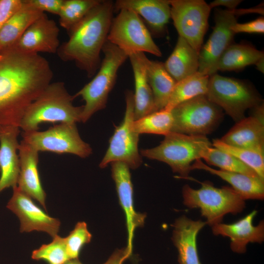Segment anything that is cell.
I'll return each instance as SVG.
<instances>
[{
    "instance_id": "cell-1",
    "label": "cell",
    "mask_w": 264,
    "mask_h": 264,
    "mask_svg": "<svg viewBox=\"0 0 264 264\" xmlns=\"http://www.w3.org/2000/svg\"><path fill=\"white\" fill-rule=\"evenodd\" d=\"M53 77L48 61L39 54L0 51V126L19 127L28 107Z\"/></svg>"
},
{
    "instance_id": "cell-2",
    "label": "cell",
    "mask_w": 264,
    "mask_h": 264,
    "mask_svg": "<svg viewBox=\"0 0 264 264\" xmlns=\"http://www.w3.org/2000/svg\"><path fill=\"white\" fill-rule=\"evenodd\" d=\"M114 11L112 1L101 0L68 32V39L56 53L60 59L74 62L88 77H93L100 66V53L107 41Z\"/></svg>"
},
{
    "instance_id": "cell-3",
    "label": "cell",
    "mask_w": 264,
    "mask_h": 264,
    "mask_svg": "<svg viewBox=\"0 0 264 264\" xmlns=\"http://www.w3.org/2000/svg\"><path fill=\"white\" fill-rule=\"evenodd\" d=\"M74 99L63 82H51L28 107L20 128L22 132H31L38 131L39 125L44 122H81L83 106H74Z\"/></svg>"
},
{
    "instance_id": "cell-4",
    "label": "cell",
    "mask_w": 264,
    "mask_h": 264,
    "mask_svg": "<svg viewBox=\"0 0 264 264\" xmlns=\"http://www.w3.org/2000/svg\"><path fill=\"white\" fill-rule=\"evenodd\" d=\"M212 144L205 135H192L170 132L154 148L142 149L140 154L166 163L178 178L187 179L192 163L201 159L203 152Z\"/></svg>"
},
{
    "instance_id": "cell-5",
    "label": "cell",
    "mask_w": 264,
    "mask_h": 264,
    "mask_svg": "<svg viewBox=\"0 0 264 264\" xmlns=\"http://www.w3.org/2000/svg\"><path fill=\"white\" fill-rule=\"evenodd\" d=\"M104 57L93 79L74 94L84 100L81 122L86 123L97 111L105 108L120 67L128 58L127 54L108 40L102 51Z\"/></svg>"
},
{
    "instance_id": "cell-6",
    "label": "cell",
    "mask_w": 264,
    "mask_h": 264,
    "mask_svg": "<svg viewBox=\"0 0 264 264\" xmlns=\"http://www.w3.org/2000/svg\"><path fill=\"white\" fill-rule=\"evenodd\" d=\"M200 183L198 189L187 184L183 186V202L189 208L199 209L206 224L212 226L221 223L225 215H236L245 208V200L232 187L217 188L208 181Z\"/></svg>"
},
{
    "instance_id": "cell-7",
    "label": "cell",
    "mask_w": 264,
    "mask_h": 264,
    "mask_svg": "<svg viewBox=\"0 0 264 264\" xmlns=\"http://www.w3.org/2000/svg\"><path fill=\"white\" fill-rule=\"evenodd\" d=\"M205 95L236 122L245 118L247 110L262 103L258 92L246 82L217 73L209 76Z\"/></svg>"
},
{
    "instance_id": "cell-8",
    "label": "cell",
    "mask_w": 264,
    "mask_h": 264,
    "mask_svg": "<svg viewBox=\"0 0 264 264\" xmlns=\"http://www.w3.org/2000/svg\"><path fill=\"white\" fill-rule=\"evenodd\" d=\"M118 11L112 20L107 40L128 56L136 53L147 52L161 57V51L142 19L130 9H121Z\"/></svg>"
},
{
    "instance_id": "cell-9",
    "label": "cell",
    "mask_w": 264,
    "mask_h": 264,
    "mask_svg": "<svg viewBox=\"0 0 264 264\" xmlns=\"http://www.w3.org/2000/svg\"><path fill=\"white\" fill-rule=\"evenodd\" d=\"M171 132L192 135H205L213 132L223 117L222 110L201 95L183 102L171 111Z\"/></svg>"
},
{
    "instance_id": "cell-10",
    "label": "cell",
    "mask_w": 264,
    "mask_h": 264,
    "mask_svg": "<svg viewBox=\"0 0 264 264\" xmlns=\"http://www.w3.org/2000/svg\"><path fill=\"white\" fill-rule=\"evenodd\" d=\"M22 140L38 152L71 154L86 158L92 153L90 146L80 136L76 123H61L40 132H22Z\"/></svg>"
},
{
    "instance_id": "cell-11",
    "label": "cell",
    "mask_w": 264,
    "mask_h": 264,
    "mask_svg": "<svg viewBox=\"0 0 264 264\" xmlns=\"http://www.w3.org/2000/svg\"><path fill=\"white\" fill-rule=\"evenodd\" d=\"M126 110L121 124L116 127L109 140L108 149L100 163L104 168L113 162L125 163L130 168L135 169L142 163V156L138 149L139 134L132 129L134 120L133 93L131 90L125 92Z\"/></svg>"
},
{
    "instance_id": "cell-12",
    "label": "cell",
    "mask_w": 264,
    "mask_h": 264,
    "mask_svg": "<svg viewBox=\"0 0 264 264\" xmlns=\"http://www.w3.org/2000/svg\"><path fill=\"white\" fill-rule=\"evenodd\" d=\"M171 18L179 36L198 53L208 26L211 8L203 0H168Z\"/></svg>"
},
{
    "instance_id": "cell-13",
    "label": "cell",
    "mask_w": 264,
    "mask_h": 264,
    "mask_svg": "<svg viewBox=\"0 0 264 264\" xmlns=\"http://www.w3.org/2000/svg\"><path fill=\"white\" fill-rule=\"evenodd\" d=\"M252 12H255L254 8L216 9L213 32L199 53L198 72L210 76L222 53L232 44L235 34L231 29L232 26L237 22L240 15Z\"/></svg>"
},
{
    "instance_id": "cell-14",
    "label": "cell",
    "mask_w": 264,
    "mask_h": 264,
    "mask_svg": "<svg viewBox=\"0 0 264 264\" xmlns=\"http://www.w3.org/2000/svg\"><path fill=\"white\" fill-rule=\"evenodd\" d=\"M13 190L6 207L19 218L20 232L42 231L52 238L57 235L61 225L60 220L46 214L17 186L13 187Z\"/></svg>"
},
{
    "instance_id": "cell-15",
    "label": "cell",
    "mask_w": 264,
    "mask_h": 264,
    "mask_svg": "<svg viewBox=\"0 0 264 264\" xmlns=\"http://www.w3.org/2000/svg\"><path fill=\"white\" fill-rule=\"evenodd\" d=\"M59 31L55 21L44 13L13 45L7 49L27 54L56 53L60 45Z\"/></svg>"
},
{
    "instance_id": "cell-16",
    "label": "cell",
    "mask_w": 264,
    "mask_h": 264,
    "mask_svg": "<svg viewBox=\"0 0 264 264\" xmlns=\"http://www.w3.org/2000/svg\"><path fill=\"white\" fill-rule=\"evenodd\" d=\"M252 109V115L236 122L220 140L236 147L264 151V104Z\"/></svg>"
},
{
    "instance_id": "cell-17",
    "label": "cell",
    "mask_w": 264,
    "mask_h": 264,
    "mask_svg": "<svg viewBox=\"0 0 264 264\" xmlns=\"http://www.w3.org/2000/svg\"><path fill=\"white\" fill-rule=\"evenodd\" d=\"M111 176L116 186L120 204L125 213L128 231L127 247L132 250L134 232L138 227L143 226L146 215L136 212L134 208L133 187L130 168L124 163H110Z\"/></svg>"
},
{
    "instance_id": "cell-18",
    "label": "cell",
    "mask_w": 264,
    "mask_h": 264,
    "mask_svg": "<svg viewBox=\"0 0 264 264\" xmlns=\"http://www.w3.org/2000/svg\"><path fill=\"white\" fill-rule=\"evenodd\" d=\"M257 212V210H253L232 223L216 224L211 226L212 233L216 236L228 237L232 251L239 254L244 253L249 243H262L264 240V220H261L256 226L253 224Z\"/></svg>"
},
{
    "instance_id": "cell-19",
    "label": "cell",
    "mask_w": 264,
    "mask_h": 264,
    "mask_svg": "<svg viewBox=\"0 0 264 264\" xmlns=\"http://www.w3.org/2000/svg\"><path fill=\"white\" fill-rule=\"evenodd\" d=\"M20 129L15 126H0V193L17 185L20 172L18 154Z\"/></svg>"
},
{
    "instance_id": "cell-20",
    "label": "cell",
    "mask_w": 264,
    "mask_h": 264,
    "mask_svg": "<svg viewBox=\"0 0 264 264\" xmlns=\"http://www.w3.org/2000/svg\"><path fill=\"white\" fill-rule=\"evenodd\" d=\"M18 154L20 172L17 186L46 210V193L38 169L39 152L22 140L20 143Z\"/></svg>"
},
{
    "instance_id": "cell-21",
    "label": "cell",
    "mask_w": 264,
    "mask_h": 264,
    "mask_svg": "<svg viewBox=\"0 0 264 264\" xmlns=\"http://www.w3.org/2000/svg\"><path fill=\"white\" fill-rule=\"evenodd\" d=\"M114 6V11L128 9L135 12L154 36L163 34L171 18L170 5L165 0H117Z\"/></svg>"
},
{
    "instance_id": "cell-22",
    "label": "cell",
    "mask_w": 264,
    "mask_h": 264,
    "mask_svg": "<svg viewBox=\"0 0 264 264\" xmlns=\"http://www.w3.org/2000/svg\"><path fill=\"white\" fill-rule=\"evenodd\" d=\"M206 224L201 220H193L185 215L173 224L172 240L178 251L179 264H201L198 252V232Z\"/></svg>"
},
{
    "instance_id": "cell-23",
    "label": "cell",
    "mask_w": 264,
    "mask_h": 264,
    "mask_svg": "<svg viewBox=\"0 0 264 264\" xmlns=\"http://www.w3.org/2000/svg\"><path fill=\"white\" fill-rule=\"evenodd\" d=\"M143 64L147 80L152 89L155 111L164 110L176 81L166 69L164 63L149 59L144 53H136Z\"/></svg>"
},
{
    "instance_id": "cell-24",
    "label": "cell",
    "mask_w": 264,
    "mask_h": 264,
    "mask_svg": "<svg viewBox=\"0 0 264 264\" xmlns=\"http://www.w3.org/2000/svg\"><path fill=\"white\" fill-rule=\"evenodd\" d=\"M191 171L202 170L216 175L231 185L244 199L263 200L264 198V180L244 174L215 169L197 159L191 165Z\"/></svg>"
},
{
    "instance_id": "cell-25",
    "label": "cell",
    "mask_w": 264,
    "mask_h": 264,
    "mask_svg": "<svg viewBox=\"0 0 264 264\" xmlns=\"http://www.w3.org/2000/svg\"><path fill=\"white\" fill-rule=\"evenodd\" d=\"M164 65L168 72L178 82L198 71L199 53L186 40L178 36L173 51Z\"/></svg>"
},
{
    "instance_id": "cell-26",
    "label": "cell",
    "mask_w": 264,
    "mask_h": 264,
    "mask_svg": "<svg viewBox=\"0 0 264 264\" xmlns=\"http://www.w3.org/2000/svg\"><path fill=\"white\" fill-rule=\"evenodd\" d=\"M264 57V52L247 44H231L222 53L210 75L218 71L239 70L255 65Z\"/></svg>"
},
{
    "instance_id": "cell-27",
    "label": "cell",
    "mask_w": 264,
    "mask_h": 264,
    "mask_svg": "<svg viewBox=\"0 0 264 264\" xmlns=\"http://www.w3.org/2000/svg\"><path fill=\"white\" fill-rule=\"evenodd\" d=\"M133 73L135 92L134 120L155 112L154 97L148 83L145 66L137 55L132 54L128 56Z\"/></svg>"
},
{
    "instance_id": "cell-28",
    "label": "cell",
    "mask_w": 264,
    "mask_h": 264,
    "mask_svg": "<svg viewBox=\"0 0 264 264\" xmlns=\"http://www.w3.org/2000/svg\"><path fill=\"white\" fill-rule=\"evenodd\" d=\"M44 13L23 0L22 7L0 29V51L13 45L28 27Z\"/></svg>"
},
{
    "instance_id": "cell-29",
    "label": "cell",
    "mask_w": 264,
    "mask_h": 264,
    "mask_svg": "<svg viewBox=\"0 0 264 264\" xmlns=\"http://www.w3.org/2000/svg\"><path fill=\"white\" fill-rule=\"evenodd\" d=\"M209 76L197 72L176 82L164 110L171 111L179 104L201 95H205Z\"/></svg>"
},
{
    "instance_id": "cell-30",
    "label": "cell",
    "mask_w": 264,
    "mask_h": 264,
    "mask_svg": "<svg viewBox=\"0 0 264 264\" xmlns=\"http://www.w3.org/2000/svg\"><path fill=\"white\" fill-rule=\"evenodd\" d=\"M201 158L208 164L219 167L220 170L260 178L252 169L238 158L213 146L203 152Z\"/></svg>"
},
{
    "instance_id": "cell-31",
    "label": "cell",
    "mask_w": 264,
    "mask_h": 264,
    "mask_svg": "<svg viewBox=\"0 0 264 264\" xmlns=\"http://www.w3.org/2000/svg\"><path fill=\"white\" fill-rule=\"evenodd\" d=\"M174 119L171 111H155L134 120L132 129L137 133L166 135L171 132Z\"/></svg>"
},
{
    "instance_id": "cell-32",
    "label": "cell",
    "mask_w": 264,
    "mask_h": 264,
    "mask_svg": "<svg viewBox=\"0 0 264 264\" xmlns=\"http://www.w3.org/2000/svg\"><path fill=\"white\" fill-rule=\"evenodd\" d=\"M101 0H64L59 17L60 25L68 32Z\"/></svg>"
},
{
    "instance_id": "cell-33",
    "label": "cell",
    "mask_w": 264,
    "mask_h": 264,
    "mask_svg": "<svg viewBox=\"0 0 264 264\" xmlns=\"http://www.w3.org/2000/svg\"><path fill=\"white\" fill-rule=\"evenodd\" d=\"M212 146L229 154L252 169L264 180V151L241 148L227 145L218 139L213 140Z\"/></svg>"
},
{
    "instance_id": "cell-34",
    "label": "cell",
    "mask_w": 264,
    "mask_h": 264,
    "mask_svg": "<svg viewBox=\"0 0 264 264\" xmlns=\"http://www.w3.org/2000/svg\"><path fill=\"white\" fill-rule=\"evenodd\" d=\"M31 258L37 261H44L48 264H63L70 259L66 250L64 238L58 235L53 238L50 243L43 244L33 250Z\"/></svg>"
},
{
    "instance_id": "cell-35",
    "label": "cell",
    "mask_w": 264,
    "mask_h": 264,
    "mask_svg": "<svg viewBox=\"0 0 264 264\" xmlns=\"http://www.w3.org/2000/svg\"><path fill=\"white\" fill-rule=\"evenodd\" d=\"M91 238L92 235L88 229L87 223L84 221L77 222L69 235L64 238L69 258H78L82 248L90 242Z\"/></svg>"
},
{
    "instance_id": "cell-36",
    "label": "cell",
    "mask_w": 264,
    "mask_h": 264,
    "mask_svg": "<svg viewBox=\"0 0 264 264\" xmlns=\"http://www.w3.org/2000/svg\"><path fill=\"white\" fill-rule=\"evenodd\" d=\"M22 5L23 0H0V29Z\"/></svg>"
},
{
    "instance_id": "cell-37",
    "label": "cell",
    "mask_w": 264,
    "mask_h": 264,
    "mask_svg": "<svg viewBox=\"0 0 264 264\" xmlns=\"http://www.w3.org/2000/svg\"><path fill=\"white\" fill-rule=\"evenodd\" d=\"M30 6L44 13L59 15L64 0H24Z\"/></svg>"
},
{
    "instance_id": "cell-38",
    "label": "cell",
    "mask_w": 264,
    "mask_h": 264,
    "mask_svg": "<svg viewBox=\"0 0 264 264\" xmlns=\"http://www.w3.org/2000/svg\"><path fill=\"white\" fill-rule=\"evenodd\" d=\"M235 34L239 33H264V18L260 17L252 21L240 23L236 22L231 27Z\"/></svg>"
},
{
    "instance_id": "cell-39",
    "label": "cell",
    "mask_w": 264,
    "mask_h": 264,
    "mask_svg": "<svg viewBox=\"0 0 264 264\" xmlns=\"http://www.w3.org/2000/svg\"><path fill=\"white\" fill-rule=\"evenodd\" d=\"M132 251L127 246L117 249L103 264H123L124 261L131 255Z\"/></svg>"
},
{
    "instance_id": "cell-40",
    "label": "cell",
    "mask_w": 264,
    "mask_h": 264,
    "mask_svg": "<svg viewBox=\"0 0 264 264\" xmlns=\"http://www.w3.org/2000/svg\"><path fill=\"white\" fill-rule=\"evenodd\" d=\"M242 1L240 0H215L209 5L211 8L221 6L228 10H234Z\"/></svg>"
},
{
    "instance_id": "cell-41",
    "label": "cell",
    "mask_w": 264,
    "mask_h": 264,
    "mask_svg": "<svg viewBox=\"0 0 264 264\" xmlns=\"http://www.w3.org/2000/svg\"><path fill=\"white\" fill-rule=\"evenodd\" d=\"M257 69L260 72L264 73V57L261 59L256 64Z\"/></svg>"
},
{
    "instance_id": "cell-42",
    "label": "cell",
    "mask_w": 264,
    "mask_h": 264,
    "mask_svg": "<svg viewBox=\"0 0 264 264\" xmlns=\"http://www.w3.org/2000/svg\"><path fill=\"white\" fill-rule=\"evenodd\" d=\"M63 264H83L78 258L71 259L67 261Z\"/></svg>"
}]
</instances>
